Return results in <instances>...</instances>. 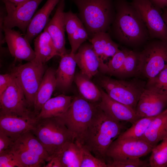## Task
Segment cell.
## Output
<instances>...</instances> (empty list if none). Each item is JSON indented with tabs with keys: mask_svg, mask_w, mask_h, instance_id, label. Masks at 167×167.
<instances>
[{
	"mask_svg": "<svg viewBox=\"0 0 167 167\" xmlns=\"http://www.w3.org/2000/svg\"><path fill=\"white\" fill-rule=\"evenodd\" d=\"M114 4L115 16L108 32L122 45L135 50L142 48L150 38L139 14L127 0H114Z\"/></svg>",
	"mask_w": 167,
	"mask_h": 167,
	"instance_id": "obj_1",
	"label": "cell"
},
{
	"mask_svg": "<svg viewBox=\"0 0 167 167\" xmlns=\"http://www.w3.org/2000/svg\"><path fill=\"white\" fill-rule=\"evenodd\" d=\"M124 127L121 122L109 117L98 105L82 145L96 158L105 162L108 148L123 132Z\"/></svg>",
	"mask_w": 167,
	"mask_h": 167,
	"instance_id": "obj_2",
	"label": "cell"
},
{
	"mask_svg": "<svg viewBox=\"0 0 167 167\" xmlns=\"http://www.w3.org/2000/svg\"><path fill=\"white\" fill-rule=\"evenodd\" d=\"M77 8L89 40L96 33L108 32L115 17L114 0H69Z\"/></svg>",
	"mask_w": 167,
	"mask_h": 167,
	"instance_id": "obj_3",
	"label": "cell"
},
{
	"mask_svg": "<svg viewBox=\"0 0 167 167\" xmlns=\"http://www.w3.org/2000/svg\"><path fill=\"white\" fill-rule=\"evenodd\" d=\"M31 131L47 152L50 160L60 153L65 144L75 141L72 134L57 117L37 119Z\"/></svg>",
	"mask_w": 167,
	"mask_h": 167,
	"instance_id": "obj_4",
	"label": "cell"
},
{
	"mask_svg": "<svg viewBox=\"0 0 167 167\" xmlns=\"http://www.w3.org/2000/svg\"><path fill=\"white\" fill-rule=\"evenodd\" d=\"M97 82L109 97L135 111L147 81L139 77L117 79L103 75L98 79Z\"/></svg>",
	"mask_w": 167,
	"mask_h": 167,
	"instance_id": "obj_5",
	"label": "cell"
},
{
	"mask_svg": "<svg viewBox=\"0 0 167 167\" xmlns=\"http://www.w3.org/2000/svg\"><path fill=\"white\" fill-rule=\"evenodd\" d=\"M97 107L98 104L89 102L79 96H76L73 97L67 110L56 117L71 133L75 141L82 145L86 131Z\"/></svg>",
	"mask_w": 167,
	"mask_h": 167,
	"instance_id": "obj_6",
	"label": "cell"
},
{
	"mask_svg": "<svg viewBox=\"0 0 167 167\" xmlns=\"http://www.w3.org/2000/svg\"><path fill=\"white\" fill-rule=\"evenodd\" d=\"M140 52L139 77L152 79L167 67V41L150 39Z\"/></svg>",
	"mask_w": 167,
	"mask_h": 167,
	"instance_id": "obj_7",
	"label": "cell"
},
{
	"mask_svg": "<svg viewBox=\"0 0 167 167\" xmlns=\"http://www.w3.org/2000/svg\"><path fill=\"white\" fill-rule=\"evenodd\" d=\"M45 71L44 64L34 59L13 67L11 72L22 89L32 109Z\"/></svg>",
	"mask_w": 167,
	"mask_h": 167,
	"instance_id": "obj_8",
	"label": "cell"
},
{
	"mask_svg": "<svg viewBox=\"0 0 167 167\" xmlns=\"http://www.w3.org/2000/svg\"><path fill=\"white\" fill-rule=\"evenodd\" d=\"M136 10L148 31L150 39L167 41V27L162 16V10L152 0H132Z\"/></svg>",
	"mask_w": 167,
	"mask_h": 167,
	"instance_id": "obj_9",
	"label": "cell"
},
{
	"mask_svg": "<svg viewBox=\"0 0 167 167\" xmlns=\"http://www.w3.org/2000/svg\"><path fill=\"white\" fill-rule=\"evenodd\" d=\"M43 0H27L15 5L7 0L4 3L6 15L2 20V27L12 28L16 27L24 34L34 15Z\"/></svg>",
	"mask_w": 167,
	"mask_h": 167,
	"instance_id": "obj_10",
	"label": "cell"
},
{
	"mask_svg": "<svg viewBox=\"0 0 167 167\" xmlns=\"http://www.w3.org/2000/svg\"><path fill=\"white\" fill-rule=\"evenodd\" d=\"M0 113L36 118L15 76L10 85L0 96Z\"/></svg>",
	"mask_w": 167,
	"mask_h": 167,
	"instance_id": "obj_11",
	"label": "cell"
},
{
	"mask_svg": "<svg viewBox=\"0 0 167 167\" xmlns=\"http://www.w3.org/2000/svg\"><path fill=\"white\" fill-rule=\"evenodd\" d=\"M153 148L142 139L118 138L108 148L106 156L114 160L139 158L151 153Z\"/></svg>",
	"mask_w": 167,
	"mask_h": 167,
	"instance_id": "obj_12",
	"label": "cell"
},
{
	"mask_svg": "<svg viewBox=\"0 0 167 167\" xmlns=\"http://www.w3.org/2000/svg\"><path fill=\"white\" fill-rule=\"evenodd\" d=\"M167 105V91L147 85L142 93L135 109L139 118L155 117Z\"/></svg>",
	"mask_w": 167,
	"mask_h": 167,
	"instance_id": "obj_13",
	"label": "cell"
},
{
	"mask_svg": "<svg viewBox=\"0 0 167 167\" xmlns=\"http://www.w3.org/2000/svg\"><path fill=\"white\" fill-rule=\"evenodd\" d=\"M65 0H60L55 13L44 30L49 34L52 40L57 56L61 57L68 53L65 47V28L64 19Z\"/></svg>",
	"mask_w": 167,
	"mask_h": 167,
	"instance_id": "obj_14",
	"label": "cell"
},
{
	"mask_svg": "<svg viewBox=\"0 0 167 167\" xmlns=\"http://www.w3.org/2000/svg\"><path fill=\"white\" fill-rule=\"evenodd\" d=\"M2 28L9 51L15 60L29 62L35 59L34 50L24 36L12 28L4 27Z\"/></svg>",
	"mask_w": 167,
	"mask_h": 167,
	"instance_id": "obj_15",
	"label": "cell"
},
{
	"mask_svg": "<svg viewBox=\"0 0 167 167\" xmlns=\"http://www.w3.org/2000/svg\"><path fill=\"white\" fill-rule=\"evenodd\" d=\"M99 87L102 97L98 105L108 116L118 122H127L131 124L139 119L135 110L111 98Z\"/></svg>",
	"mask_w": 167,
	"mask_h": 167,
	"instance_id": "obj_16",
	"label": "cell"
},
{
	"mask_svg": "<svg viewBox=\"0 0 167 167\" xmlns=\"http://www.w3.org/2000/svg\"><path fill=\"white\" fill-rule=\"evenodd\" d=\"M100 61L99 69L107 73V64L105 61L110 59L119 50V45L114 41L108 32H100L94 34L89 40Z\"/></svg>",
	"mask_w": 167,
	"mask_h": 167,
	"instance_id": "obj_17",
	"label": "cell"
},
{
	"mask_svg": "<svg viewBox=\"0 0 167 167\" xmlns=\"http://www.w3.org/2000/svg\"><path fill=\"white\" fill-rule=\"evenodd\" d=\"M36 118L0 113V131L14 140L33 129Z\"/></svg>",
	"mask_w": 167,
	"mask_h": 167,
	"instance_id": "obj_18",
	"label": "cell"
},
{
	"mask_svg": "<svg viewBox=\"0 0 167 167\" xmlns=\"http://www.w3.org/2000/svg\"><path fill=\"white\" fill-rule=\"evenodd\" d=\"M65 30L71 47V53L75 54L84 43L89 40L87 32L76 13L70 9L64 12Z\"/></svg>",
	"mask_w": 167,
	"mask_h": 167,
	"instance_id": "obj_19",
	"label": "cell"
},
{
	"mask_svg": "<svg viewBox=\"0 0 167 167\" xmlns=\"http://www.w3.org/2000/svg\"><path fill=\"white\" fill-rule=\"evenodd\" d=\"M75 58L82 74L90 79L97 74L100 61L90 42L86 41L81 45L75 54Z\"/></svg>",
	"mask_w": 167,
	"mask_h": 167,
	"instance_id": "obj_20",
	"label": "cell"
},
{
	"mask_svg": "<svg viewBox=\"0 0 167 167\" xmlns=\"http://www.w3.org/2000/svg\"><path fill=\"white\" fill-rule=\"evenodd\" d=\"M60 57L58 67L55 71L56 88L65 92L71 87L74 81L77 64L75 54L71 52Z\"/></svg>",
	"mask_w": 167,
	"mask_h": 167,
	"instance_id": "obj_21",
	"label": "cell"
},
{
	"mask_svg": "<svg viewBox=\"0 0 167 167\" xmlns=\"http://www.w3.org/2000/svg\"><path fill=\"white\" fill-rule=\"evenodd\" d=\"M60 0H47L34 15L24 35L30 43L44 29L51 12Z\"/></svg>",
	"mask_w": 167,
	"mask_h": 167,
	"instance_id": "obj_22",
	"label": "cell"
},
{
	"mask_svg": "<svg viewBox=\"0 0 167 167\" xmlns=\"http://www.w3.org/2000/svg\"><path fill=\"white\" fill-rule=\"evenodd\" d=\"M55 71L50 68L47 69L36 96L33 108V112L36 117L43 105L51 98L56 88Z\"/></svg>",
	"mask_w": 167,
	"mask_h": 167,
	"instance_id": "obj_23",
	"label": "cell"
},
{
	"mask_svg": "<svg viewBox=\"0 0 167 167\" xmlns=\"http://www.w3.org/2000/svg\"><path fill=\"white\" fill-rule=\"evenodd\" d=\"M167 137V108L155 116L142 139L153 148Z\"/></svg>",
	"mask_w": 167,
	"mask_h": 167,
	"instance_id": "obj_24",
	"label": "cell"
},
{
	"mask_svg": "<svg viewBox=\"0 0 167 167\" xmlns=\"http://www.w3.org/2000/svg\"><path fill=\"white\" fill-rule=\"evenodd\" d=\"M8 149L22 167H45V161L25 146L18 138Z\"/></svg>",
	"mask_w": 167,
	"mask_h": 167,
	"instance_id": "obj_25",
	"label": "cell"
},
{
	"mask_svg": "<svg viewBox=\"0 0 167 167\" xmlns=\"http://www.w3.org/2000/svg\"><path fill=\"white\" fill-rule=\"evenodd\" d=\"M78 89L79 95L86 101L98 104L101 101V92L97 86L89 78L80 72L75 73L74 81Z\"/></svg>",
	"mask_w": 167,
	"mask_h": 167,
	"instance_id": "obj_26",
	"label": "cell"
},
{
	"mask_svg": "<svg viewBox=\"0 0 167 167\" xmlns=\"http://www.w3.org/2000/svg\"><path fill=\"white\" fill-rule=\"evenodd\" d=\"M73 98L64 94L51 98L43 105L36 119L56 117L64 113L70 106Z\"/></svg>",
	"mask_w": 167,
	"mask_h": 167,
	"instance_id": "obj_27",
	"label": "cell"
},
{
	"mask_svg": "<svg viewBox=\"0 0 167 167\" xmlns=\"http://www.w3.org/2000/svg\"><path fill=\"white\" fill-rule=\"evenodd\" d=\"M34 59L38 62L44 64L57 56L51 38L45 30L34 39Z\"/></svg>",
	"mask_w": 167,
	"mask_h": 167,
	"instance_id": "obj_28",
	"label": "cell"
},
{
	"mask_svg": "<svg viewBox=\"0 0 167 167\" xmlns=\"http://www.w3.org/2000/svg\"><path fill=\"white\" fill-rule=\"evenodd\" d=\"M82 145L75 141L67 142L58 155L62 167H80Z\"/></svg>",
	"mask_w": 167,
	"mask_h": 167,
	"instance_id": "obj_29",
	"label": "cell"
},
{
	"mask_svg": "<svg viewBox=\"0 0 167 167\" xmlns=\"http://www.w3.org/2000/svg\"><path fill=\"white\" fill-rule=\"evenodd\" d=\"M140 69V51L130 49L122 67L117 76L122 79L139 77Z\"/></svg>",
	"mask_w": 167,
	"mask_h": 167,
	"instance_id": "obj_30",
	"label": "cell"
},
{
	"mask_svg": "<svg viewBox=\"0 0 167 167\" xmlns=\"http://www.w3.org/2000/svg\"><path fill=\"white\" fill-rule=\"evenodd\" d=\"M155 117L140 118L131 124V126L123 131L118 138L135 139H141L150 122Z\"/></svg>",
	"mask_w": 167,
	"mask_h": 167,
	"instance_id": "obj_31",
	"label": "cell"
},
{
	"mask_svg": "<svg viewBox=\"0 0 167 167\" xmlns=\"http://www.w3.org/2000/svg\"><path fill=\"white\" fill-rule=\"evenodd\" d=\"M149 163L150 167H167V137L152 149Z\"/></svg>",
	"mask_w": 167,
	"mask_h": 167,
	"instance_id": "obj_32",
	"label": "cell"
},
{
	"mask_svg": "<svg viewBox=\"0 0 167 167\" xmlns=\"http://www.w3.org/2000/svg\"><path fill=\"white\" fill-rule=\"evenodd\" d=\"M130 49L122 48L108 61L107 73L117 76L120 71Z\"/></svg>",
	"mask_w": 167,
	"mask_h": 167,
	"instance_id": "obj_33",
	"label": "cell"
},
{
	"mask_svg": "<svg viewBox=\"0 0 167 167\" xmlns=\"http://www.w3.org/2000/svg\"><path fill=\"white\" fill-rule=\"evenodd\" d=\"M82 146L80 167H107L105 161L96 158L89 150Z\"/></svg>",
	"mask_w": 167,
	"mask_h": 167,
	"instance_id": "obj_34",
	"label": "cell"
},
{
	"mask_svg": "<svg viewBox=\"0 0 167 167\" xmlns=\"http://www.w3.org/2000/svg\"><path fill=\"white\" fill-rule=\"evenodd\" d=\"M107 167H148L149 162L140 158L127 159L120 160H112L108 162Z\"/></svg>",
	"mask_w": 167,
	"mask_h": 167,
	"instance_id": "obj_35",
	"label": "cell"
},
{
	"mask_svg": "<svg viewBox=\"0 0 167 167\" xmlns=\"http://www.w3.org/2000/svg\"><path fill=\"white\" fill-rule=\"evenodd\" d=\"M22 167L14 155L8 149L0 152V167Z\"/></svg>",
	"mask_w": 167,
	"mask_h": 167,
	"instance_id": "obj_36",
	"label": "cell"
},
{
	"mask_svg": "<svg viewBox=\"0 0 167 167\" xmlns=\"http://www.w3.org/2000/svg\"><path fill=\"white\" fill-rule=\"evenodd\" d=\"M146 84L167 91V67L154 78L147 80Z\"/></svg>",
	"mask_w": 167,
	"mask_h": 167,
	"instance_id": "obj_37",
	"label": "cell"
},
{
	"mask_svg": "<svg viewBox=\"0 0 167 167\" xmlns=\"http://www.w3.org/2000/svg\"><path fill=\"white\" fill-rule=\"evenodd\" d=\"M14 77L11 72L0 75V96L10 85Z\"/></svg>",
	"mask_w": 167,
	"mask_h": 167,
	"instance_id": "obj_38",
	"label": "cell"
},
{
	"mask_svg": "<svg viewBox=\"0 0 167 167\" xmlns=\"http://www.w3.org/2000/svg\"><path fill=\"white\" fill-rule=\"evenodd\" d=\"M14 141L11 137L0 131V152L8 148Z\"/></svg>",
	"mask_w": 167,
	"mask_h": 167,
	"instance_id": "obj_39",
	"label": "cell"
},
{
	"mask_svg": "<svg viewBox=\"0 0 167 167\" xmlns=\"http://www.w3.org/2000/svg\"><path fill=\"white\" fill-rule=\"evenodd\" d=\"M46 167H62L59 157L58 156L54 157L46 165Z\"/></svg>",
	"mask_w": 167,
	"mask_h": 167,
	"instance_id": "obj_40",
	"label": "cell"
},
{
	"mask_svg": "<svg viewBox=\"0 0 167 167\" xmlns=\"http://www.w3.org/2000/svg\"><path fill=\"white\" fill-rule=\"evenodd\" d=\"M159 8L162 10L167 7V0H152Z\"/></svg>",
	"mask_w": 167,
	"mask_h": 167,
	"instance_id": "obj_41",
	"label": "cell"
},
{
	"mask_svg": "<svg viewBox=\"0 0 167 167\" xmlns=\"http://www.w3.org/2000/svg\"><path fill=\"white\" fill-rule=\"evenodd\" d=\"M162 11V18L167 27V7L163 9Z\"/></svg>",
	"mask_w": 167,
	"mask_h": 167,
	"instance_id": "obj_42",
	"label": "cell"
},
{
	"mask_svg": "<svg viewBox=\"0 0 167 167\" xmlns=\"http://www.w3.org/2000/svg\"><path fill=\"white\" fill-rule=\"evenodd\" d=\"M15 5L20 4L27 0H7Z\"/></svg>",
	"mask_w": 167,
	"mask_h": 167,
	"instance_id": "obj_43",
	"label": "cell"
}]
</instances>
